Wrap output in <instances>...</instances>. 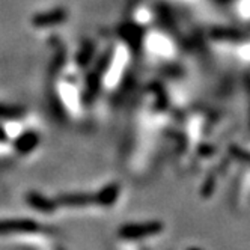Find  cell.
<instances>
[{
    "label": "cell",
    "instance_id": "1",
    "mask_svg": "<svg viewBox=\"0 0 250 250\" xmlns=\"http://www.w3.org/2000/svg\"><path fill=\"white\" fill-rule=\"evenodd\" d=\"M162 229H163V225L160 222L131 223V225H124L118 230V235L125 240H137V238H144V237L158 234Z\"/></svg>",
    "mask_w": 250,
    "mask_h": 250
},
{
    "label": "cell",
    "instance_id": "2",
    "mask_svg": "<svg viewBox=\"0 0 250 250\" xmlns=\"http://www.w3.org/2000/svg\"><path fill=\"white\" fill-rule=\"evenodd\" d=\"M58 205L63 207H86V205H97V193H63L59 194L56 199Z\"/></svg>",
    "mask_w": 250,
    "mask_h": 250
},
{
    "label": "cell",
    "instance_id": "3",
    "mask_svg": "<svg viewBox=\"0 0 250 250\" xmlns=\"http://www.w3.org/2000/svg\"><path fill=\"white\" fill-rule=\"evenodd\" d=\"M37 229H38V223L30 219L0 220V234H11V232H33Z\"/></svg>",
    "mask_w": 250,
    "mask_h": 250
},
{
    "label": "cell",
    "instance_id": "4",
    "mask_svg": "<svg viewBox=\"0 0 250 250\" xmlns=\"http://www.w3.org/2000/svg\"><path fill=\"white\" fill-rule=\"evenodd\" d=\"M66 17H68V12L65 9L59 8V9H55V11L37 14L32 19V24L37 26V27H48V26L61 24L62 21H65Z\"/></svg>",
    "mask_w": 250,
    "mask_h": 250
},
{
    "label": "cell",
    "instance_id": "5",
    "mask_svg": "<svg viewBox=\"0 0 250 250\" xmlns=\"http://www.w3.org/2000/svg\"><path fill=\"white\" fill-rule=\"evenodd\" d=\"M26 202L37 211H42V212H53L56 208H58V204L56 201H51L45 196L37 193V191H30L27 193L26 196Z\"/></svg>",
    "mask_w": 250,
    "mask_h": 250
},
{
    "label": "cell",
    "instance_id": "6",
    "mask_svg": "<svg viewBox=\"0 0 250 250\" xmlns=\"http://www.w3.org/2000/svg\"><path fill=\"white\" fill-rule=\"evenodd\" d=\"M38 144H40V136L37 133H33V131H29V133H24V134H21L19 139H17L14 146H15L17 151H20V152H29Z\"/></svg>",
    "mask_w": 250,
    "mask_h": 250
},
{
    "label": "cell",
    "instance_id": "7",
    "mask_svg": "<svg viewBox=\"0 0 250 250\" xmlns=\"http://www.w3.org/2000/svg\"><path fill=\"white\" fill-rule=\"evenodd\" d=\"M118 194H119V186L118 184H109L101 191L97 193V205H103V207L112 205L118 199Z\"/></svg>",
    "mask_w": 250,
    "mask_h": 250
},
{
    "label": "cell",
    "instance_id": "8",
    "mask_svg": "<svg viewBox=\"0 0 250 250\" xmlns=\"http://www.w3.org/2000/svg\"><path fill=\"white\" fill-rule=\"evenodd\" d=\"M26 115V110L23 107L19 105H5V104H0V119H20Z\"/></svg>",
    "mask_w": 250,
    "mask_h": 250
},
{
    "label": "cell",
    "instance_id": "9",
    "mask_svg": "<svg viewBox=\"0 0 250 250\" xmlns=\"http://www.w3.org/2000/svg\"><path fill=\"white\" fill-rule=\"evenodd\" d=\"M5 142H8V134L2 128V125H0V144H5Z\"/></svg>",
    "mask_w": 250,
    "mask_h": 250
},
{
    "label": "cell",
    "instance_id": "10",
    "mask_svg": "<svg viewBox=\"0 0 250 250\" xmlns=\"http://www.w3.org/2000/svg\"><path fill=\"white\" fill-rule=\"evenodd\" d=\"M244 11L247 14H250V0H246V3H244Z\"/></svg>",
    "mask_w": 250,
    "mask_h": 250
}]
</instances>
